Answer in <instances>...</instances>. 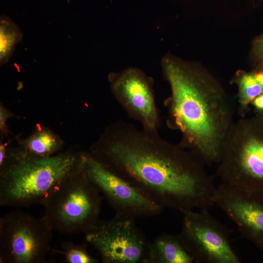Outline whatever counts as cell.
I'll use <instances>...</instances> for the list:
<instances>
[{"label":"cell","mask_w":263,"mask_h":263,"mask_svg":"<svg viewBox=\"0 0 263 263\" xmlns=\"http://www.w3.org/2000/svg\"><path fill=\"white\" fill-rule=\"evenodd\" d=\"M90 153L164 209L184 214L214 204L217 188L205 162L163 138L158 130L117 120L105 129Z\"/></svg>","instance_id":"obj_1"},{"label":"cell","mask_w":263,"mask_h":263,"mask_svg":"<svg viewBox=\"0 0 263 263\" xmlns=\"http://www.w3.org/2000/svg\"><path fill=\"white\" fill-rule=\"evenodd\" d=\"M170 94L165 100L167 124L181 135L179 145L207 165L217 164L232 126L233 111L225 89L202 65L171 53L162 58Z\"/></svg>","instance_id":"obj_2"},{"label":"cell","mask_w":263,"mask_h":263,"mask_svg":"<svg viewBox=\"0 0 263 263\" xmlns=\"http://www.w3.org/2000/svg\"><path fill=\"white\" fill-rule=\"evenodd\" d=\"M82 153L44 157L21 148L7 149L0 165V205L15 208L41 205L51 189L76 169Z\"/></svg>","instance_id":"obj_3"},{"label":"cell","mask_w":263,"mask_h":263,"mask_svg":"<svg viewBox=\"0 0 263 263\" xmlns=\"http://www.w3.org/2000/svg\"><path fill=\"white\" fill-rule=\"evenodd\" d=\"M217 164L221 183L263 190V114L234 121Z\"/></svg>","instance_id":"obj_4"},{"label":"cell","mask_w":263,"mask_h":263,"mask_svg":"<svg viewBox=\"0 0 263 263\" xmlns=\"http://www.w3.org/2000/svg\"><path fill=\"white\" fill-rule=\"evenodd\" d=\"M81 163L51 189L41 204L45 209L43 217L53 230L84 232L99 219L101 194Z\"/></svg>","instance_id":"obj_5"},{"label":"cell","mask_w":263,"mask_h":263,"mask_svg":"<svg viewBox=\"0 0 263 263\" xmlns=\"http://www.w3.org/2000/svg\"><path fill=\"white\" fill-rule=\"evenodd\" d=\"M53 231L43 216L20 210L6 214L0 218V263H45Z\"/></svg>","instance_id":"obj_6"},{"label":"cell","mask_w":263,"mask_h":263,"mask_svg":"<svg viewBox=\"0 0 263 263\" xmlns=\"http://www.w3.org/2000/svg\"><path fill=\"white\" fill-rule=\"evenodd\" d=\"M83 233L103 263H142L148 242L135 217L116 213L109 220L98 219Z\"/></svg>","instance_id":"obj_7"},{"label":"cell","mask_w":263,"mask_h":263,"mask_svg":"<svg viewBox=\"0 0 263 263\" xmlns=\"http://www.w3.org/2000/svg\"><path fill=\"white\" fill-rule=\"evenodd\" d=\"M183 215L179 235L195 263H241L231 246L229 229L212 216L208 209L190 210Z\"/></svg>","instance_id":"obj_8"},{"label":"cell","mask_w":263,"mask_h":263,"mask_svg":"<svg viewBox=\"0 0 263 263\" xmlns=\"http://www.w3.org/2000/svg\"><path fill=\"white\" fill-rule=\"evenodd\" d=\"M81 167L116 214L134 217L158 215L164 209L90 153H82Z\"/></svg>","instance_id":"obj_9"},{"label":"cell","mask_w":263,"mask_h":263,"mask_svg":"<svg viewBox=\"0 0 263 263\" xmlns=\"http://www.w3.org/2000/svg\"><path fill=\"white\" fill-rule=\"evenodd\" d=\"M108 80L113 95L128 116L142 128L158 130L160 116L153 78L140 68L131 67L111 72Z\"/></svg>","instance_id":"obj_10"},{"label":"cell","mask_w":263,"mask_h":263,"mask_svg":"<svg viewBox=\"0 0 263 263\" xmlns=\"http://www.w3.org/2000/svg\"><path fill=\"white\" fill-rule=\"evenodd\" d=\"M214 204L236 225L243 237L263 250V190L221 183Z\"/></svg>","instance_id":"obj_11"},{"label":"cell","mask_w":263,"mask_h":263,"mask_svg":"<svg viewBox=\"0 0 263 263\" xmlns=\"http://www.w3.org/2000/svg\"><path fill=\"white\" fill-rule=\"evenodd\" d=\"M142 263H195L179 235L163 234L148 242Z\"/></svg>","instance_id":"obj_12"},{"label":"cell","mask_w":263,"mask_h":263,"mask_svg":"<svg viewBox=\"0 0 263 263\" xmlns=\"http://www.w3.org/2000/svg\"><path fill=\"white\" fill-rule=\"evenodd\" d=\"M231 81L237 87L239 113L244 117L252 101L263 93V67L250 72L239 70Z\"/></svg>","instance_id":"obj_13"},{"label":"cell","mask_w":263,"mask_h":263,"mask_svg":"<svg viewBox=\"0 0 263 263\" xmlns=\"http://www.w3.org/2000/svg\"><path fill=\"white\" fill-rule=\"evenodd\" d=\"M21 148L39 156L47 157L55 155L63 143L60 138L49 129L37 128L21 142Z\"/></svg>","instance_id":"obj_14"},{"label":"cell","mask_w":263,"mask_h":263,"mask_svg":"<svg viewBox=\"0 0 263 263\" xmlns=\"http://www.w3.org/2000/svg\"><path fill=\"white\" fill-rule=\"evenodd\" d=\"M21 33L12 21L6 17L0 19V60L1 63L7 61L15 45L20 40Z\"/></svg>","instance_id":"obj_15"},{"label":"cell","mask_w":263,"mask_h":263,"mask_svg":"<svg viewBox=\"0 0 263 263\" xmlns=\"http://www.w3.org/2000/svg\"><path fill=\"white\" fill-rule=\"evenodd\" d=\"M62 255L67 263H97L98 260L90 255L85 244H76L71 241L63 242L61 248L55 250Z\"/></svg>","instance_id":"obj_16"},{"label":"cell","mask_w":263,"mask_h":263,"mask_svg":"<svg viewBox=\"0 0 263 263\" xmlns=\"http://www.w3.org/2000/svg\"><path fill=\"white\" fill-rule=\"evenodd\" d=\"M249 56L255 68L263 67V33L253 40Z\"/></svg>","instance_id":"obj_17"},{"label":"cell","mask_w":263,"mask_h":263,"mask_svg":"<svg viewBox=\"0 0 263 263\" xmlns=\"http://www.w3.org/2000/svg\"><path fill=\"white\" fill-rule=\"evenodd\" d=\"M11 115V113L2 105L0 107V129L2 133L6 132V122L8 118Z\"/></svg>","instance_id":"obj_18"},{"label":"cell","mask_w":263,"mask_h":263,"mask_svg":"<svg viewBox=\"0 0 263 263\" xmlns=\"http://www.w3.org/2000/svg\"><path fill=\"white\" fill-rule=\"evenodd\" d=\"M250 104L254 107L256 113L263 114V93L254 98Z\"/></svg>","instance_id":"obj_19"},{"label":"cell","mask_w":263,"mask_h":263,"mask_svg":"<svg viewBox=\"0 0 263 263\" xmlns=\"http://www.w3.org/2000/svg\"><path fill=\"white\" fill-rule=\"evenodd\" d=\"M6 143H1L0 145V165L4 161L7 152Z\"/></svg>","instance_id":"obj_20"}]
</instances>
